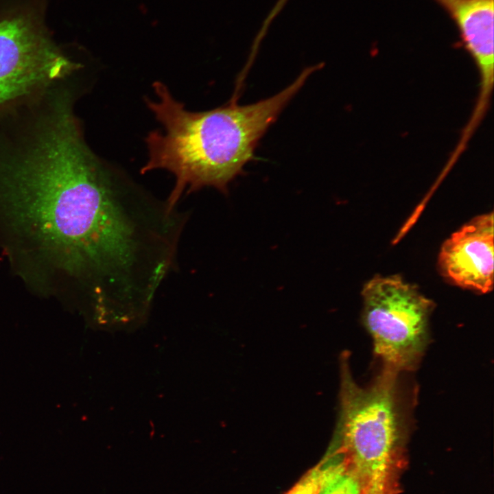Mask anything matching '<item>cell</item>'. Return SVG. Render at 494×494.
<instances>
[{
    "instance_id": "4",
    "label": "cell",
    "mask_w": 494,
    "mask_h": 494,
    "mask_svg": "<svg viewBox=\"0 0 494 494\" xmlns=\"http://www.w3.org/2000/svg\"><path fill=\"white\" fill-rule=\"evenodd\" d=\"M363 322L383 368L412 370L428 343L434 304L399 276H377L364 286Z\"/></svg>"
},
{
    "instance_id": "9",
    "label": "cell",
    "mask_w": 494,
    "mask_h": 494,
    "mask_svg": "<svg viewBox=\"0 0 494 494\" xmlns=\"http://www.w3.org/2000/svg\"><path fill=\"white\" fill-rule=\"evenodd\" d=\"M318 494H360V486L346 468L331 479Z\"/></svg>"
},
{
    "instance_id": "7",
    "label": "cell",
    "mask_w": 494,
    "mask_h": 494,
    "mask_svg": "<svg viewBox=\"0 0 494 494\" xmlns=\"http://www.w3.org/2000/svg\"><path fill=\"white\" fill-rule=\"evenodd\" d=\"M451 13L478 68L480 89L475 108L486 110L493 86V0H438Z\"/></svg>"
},
{
    "instance_id": "6",
    "label": "cell",
    "mask_w": 494,
    "mask_h": 494,
    "mask_svg": "<svg viewBox=\"0 0 494 494\" xmlns=\"http://www.w3.org/2000/svg\"><path fill=\"white\" fill-rule=\"evenodd\" d=\"M493 214L477 216L443 244L442 274L462 287L486 293L493 287Z\"/></svg>"
},
{
    "instance_id": "8",
    "label": "cell",
    "mask_w": 494,
    "mask_h": 494,
    "mask_svg": "<svg viewBox=\"0 0 494 494\" xmlns=\"http://www.w3.org/2000/svg\"><path fill=\"white\" fill-rule=\"evenodd\" d=\"M345 469L343 454L334 442L326 456L285 494H318L331 479Z\"/></svg>"
},
{
    "instance_id": "2",
    "label": "cell",
    "mask_w": 494,
    "mask_h": 494,
    "mask_svg": "<svg viewBox=\"0 0 494 494\" xmlns=\"http://www.w3.org/2000/svg\"><path fill=\"white\" fill-rule=\"evenodd\" d=\"M317 70L315 65L305 68L288 86L265 99L239 105L234 97L203 112L187 110L164 84L154 82L157 99L146 103L164 131L146 137L148 160L141 173L159 169L174 175L175 184L166 199L172 207H178L184 193L206 187L227 193L229 183L253 160L261 139Z\"/></svg>"
},
{
    "instance_id": "10",
    "label": "cell",
    "mask_w": 494,
    "mask_h": 494,
    "mask_svg": "<svg viewBox=\"0 0 494 494\" xmlns=\"http://www.w3.org/2000/svg\"><path fill=\"white\" fill-rule=\"evenodd\" d=\"M63 86H71V85H63ZM58 87H60V86H58ZM57 88H58V87H57ZM47 93H48V92H47ZM42 97H43V96H42Z\"/></svg>"
},
{
    "instance_id": "3",
    "label": "cell",
    "mask_w": 494,
    "mask_h": 494,
    "mask_svg": "<svg viewBox=\"0 0 494 494\" xmlns=\"http://www.w3.org/2000/svg\"><path fill=\"white\" fill-rule=\"evenodd\" d=\"M340 412L336 441L360 494H394V473L405 416L399 374L383 368L368 386L357 384L347 353L340 361Z\"/></svg>"
},
{
    "instance_id": "1",
    "label": "cell",
    "mask_w": 494,
    "mask_h": 494,
    "mask_svg": "<svg viewBox=\"0 0 494 494\" xmlns=\"http://www.w3.org/2000/svg\"><path fill=\"white\" fill-rule=\"evenodd\" d=\"M110 171L71 107L39 109L0 132V246L31 291L68 293L100 230Z\"/></svg>"
},
{
    "instance_id": "5",
    "label": "cell",
    "mask_w": 494,
    "mask_h": 494,
    "mask_svg": "<svg viewBox=\"0 0 494 494\" xmlns=\"http://www.w3.org/2000/svg\"><path fill=\"white\" fill-rule=\"evenodd\" d=\"M82 67L32 18L0 14V116L69 81Z\"/></svg>"
}]
</instances>
